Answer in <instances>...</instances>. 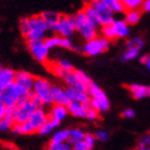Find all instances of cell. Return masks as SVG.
Segmentation results:
<instances>
[{
    "label": "cell",
    "mask_w": 150,
    "mask_h": 150,
    "mask_svg": "<svg viewBox=\"0 0 150 150\" xmlns=\"http://www.w3.org/2000/svg\"><path fill=\"white\" fill-rule=\"evenodd\" d=\"M18 28L26 40H44L46 32L50 30L40 15L24 17L19 21Z\"/></svg>",
    "instance_id": "1"
},
{
    "label": "cell",
    "mask_w": 150,
    "mask_h": 150,
    "mask_svg": "<svg viewBox=\"0 0 150 150\" xmlns=\"http://www.w3.org/2000/svg\"><path fill=\"white\" fill-rule=\"evenodd\" d=\"M32 91L22 87L21 85L12 83L9 87L6 88L2 96L0 98V102H2L6 107H15L19 103L28 100L31 97Z\"/></svg>",
    "instance_id": "2"
},
{
    "label": "cell",
    "mask_w": 150,
    "mask_h": 150,
    "mask_svg": "<svg viewBox=\"0 0 150 150\" xmlns=\"http://www.w3.org/2000/svg\"><path fill=\"white\" fill-rule=\"evenodd\" d=\"M88 93L90 96L91 106L96 108L98 112H106L110 108V99L107 98L106 93L101 89L94 81H91V84L88 86Z\"/></svg>",
    "instance_id": "3"
},
{
    "label": "cell",
    "mask_w": 150,
    "mask_h": 150,
    "mask_svg": "<svg viewBox=\"0 0 150 150\" xmlns=\"http://www.w3.org/2000/svg\"><path fill=\"white\" fill-rule=\"evenodd\" d=\"M75 19H76V30L86 42L93 40L94 38L98 37L99 29L87 18L83 10L78 11L75 14Z\"/></svg>",
    "instance_id": "4"
},
{
    "label": "cell",
    "mask_w": 150,
    "mask_h": 150,
    "mask_svg": "<svg viewBox=\"0 0 150 150\" xmlns=\"http://www.w3.org/2000/svg\"><path fill=\"white\" fill-rule=\"evenodd\" d=\"M52 87H53V85L50 84L46 78L35 77L32 92L35 94H37L38 97L43 101L45 106H52L53 105Z\"/></svg>",
    "instance_id": "5"
},
{
    "label": "cell",
    "mask_w": 150,
    "mask_h": 150,
    "mask_svg": "<svg viewBox=\"0 0 150 150\" xmlns=\"http://www.w3.org/2000/svg\"><path fill=\"white\" fill-rule=\"evenodd\" d=\"M57 35L63 38H71L76 31V19L75 15H61V18L53 28Z\"/></svg>",
    "instance_id": "6"
},
{
    "label": "cell",
    "mask_w": 150,
    "mask_h": 150,
    "mask_svg": "<svg viewBox=\"0 0 150 150\" xmlns=\"http://www.w3.org/2000/svg\"><path fill=\"white\" fill-rule=\"evenodd\" d=\"M83 48H84L85 55H87L89 57H96L108 50L110 41L106 40L105 38L98 35L97 38H94L93 40L86 42Z\"/></svg>",
    "instance_id": "7"
},
{
    "label": "cell",
    "mask_w": 150,
    "mask_h": 150,
    "mask_svg": "<svg viewBox=\"0 0 150 150\" xmlns=\"http://www.w3.org/2000/svg\"><path fill=\"white\" fill-rule=\"evenodd\" d=\"M37 110V106L32 103L30 99H28V100L24 101L23 103H19L15 107L13 120L15 123H24V122L29 121V119L31 118V116Z\"/></svg>",
    "instance_id": "8"
},
{
    "label": "cell",
    "mask_w": 150,
    "mask_h": 150,
    "mask_svg": "<svg viewBox=\"0 0 150 150\" xmlns=\"http://www.w3.org/2000/svg\"><path fill=\"white\" fill-rule=\"evenodd\" d=\"M26 44H27L29 52L31 53V55L37 61L44 63V64L48 61L47 57H48L50 50L46 47L44 40H28Z\"/></svg>",
    "instance_id": "9"
},
{
    "label": "cell",
    "mask_w": 150,
    "mask_h": 150,
    "mask_svg": "<svg viewBox=\"0 0 150 150\" xmlns=\"http://www.w3.org/2000/svg\"><path fill=\"white\" fill-rule=\"evenodd\" d=\"M87 3H89L96 10V12L98 13L102 27L103 26L110 25L115 21V18H114V13L101 0H88Z\"/></svg>",
    "instance_id": "10"
},
{
    "label": "cell",
    "mask_w": 150,
    "mask_h": 150,
    "mask_svg": "<svg viewBox=\"0 0 150 150\" xmlns=\"http://www.w3.org/2000/svg\"><path fill=\"white\" fill-rule=\"evenodd\" d=\"M44 43L46 45L48 50H52L54 47H62L67 50H72L73 48V42L70 38H63L60 35H53V37L46 38L44 39Z\"/></svg>",
    "instance_id": "11"
},
{
    "label": "cell",
    "mask_w": 150,
    "mask_h": 150,
    "mask_svg": "<svg viewBox=\"0 0 150 150\" xmlns=\"http://www.w3.org/2000/svg\"><path fill=\"white\" fill-rule=\"evenodd\" d=\"M125 88L131 93L132 98L135 100H144L150 98V86L143 84L125 85Z\"/></svg>",
    "instance_id": "12"
},
{
    "label": "cell",
    "mask_w": 150,
    "mask_h": 150,
    "mask_svg": "<svg viewBox=\"0 0 150 150\" xmlns=\"http://www.w3.org/2000/svg\"><path fill=\"white\" fill-rule=\"evenodd\" d=\"M68 115H69L68 107L63 106V105H57V104H53L52 107H50V110L48 112L50 120H52V121L57 125V128L59 127L61 121H62Z\"/></svg>",
    "instance_id": "13"
},
{
    "label": "cell",
    "mask_w": 150,
    "mask_h": 150,
    "mask_svg": "<svg viewBox=\"0 0 150 150\" xmlns=\"http://www.w3.org/2000/svg\"><path fill=\"white\" fill-rule=\"evenodd\" d=\"M50 120V116H48V112L45 110V108H38L33 115L31 116V118L29 119V122L30 125H32V128L35 129V133L39 131V129L46 123L47 121Z\"/></svg>",
    "instance_id": "14"
},
{
    "label": "cell",
    "mask_w": 150,
    "mask_h": 150,
    "mask_svg": "<svg viewBox=\"0 0 150 150\" xmlns=\"http://www.w3.org/2000/svg\"><path fill=\"white\" fill-rule=\"evenodd\" d=\"M52 99H53V104L63 105V106H68V104L71 102L67 94L66 89L57 85H53L52 87Z\"/></svg>",
    "instance_id": "15"
},
{
    "label": "cell",
    "mask_w": 150,
    "mask_h": 150,
    "mask_svg": "<svg viewBox=\"0 0 150 150\" xmlns=\"http://www.w3.org/2000/svg\"><path fill=\"white\" fill-rule=\"evenodd\" d=\"M35 77L32 74H30L27 71H17L15 74V83L21 85L22 87L28 89V90L32 91L33 89V84H35Z\"/></svg>",
    "instance_id": "16"
},
{
    "label": "cell",
    "mask_w": 150,
    "mask_h": 150,
    "mask_svg": "<svg viewBox=\"0 0 150 150\" xmlns=\"http://www.w3.org/2000/svg\"><path fill=\"white\" fill-rule=\"evenodd\" d=\"M110 27L116 39H125L130 35V26L125 23V19H115L110 24Z\"/></svg>",
    "instance_id": "17"
},
{
    "label": "cell",
    "mask_w": 150,
    "mask_h": 150,
    "mask_svg": "<svg viewBox=\"0 0 150 150\" xmlns=\"http://www.w3.org/2000/svg\"><path fill=\"white\" fill-rule=\"evenodd\" d=\"M66 91L70 101L81 102V103H88L90 101V96L88 93V91L79 90V89H75V88L71 87L67 88Z\"/></svg>",
    "instance_id": "18"
},
{
    "label": "cell",
    "mask_w": 150,
    "mask_h": 150,
    "mask_svg": "<svg viewBox=\"0 0 150 150\" xmlns=\"http://www.w3.org/2000/svg\"><path fill=\"white\" fill-rule=\"evenodd\" d=\"M67 107H68V110H69V115L78 117V118H86V115H87V103H81V102L71 101Z\"/></svg>",
    "instance_id": "19"
},
{
    "label": "cell",
    "mask_w": 150,
    "mask_h": 150,
    "mask_svg": "<svg viewBox=\"0 0 150 150\" xmlns=\"http://www.w3.org/2000/svg\"><path fill=\"white\" fill-rule=\"evenodd\" d=\"M15 74L16 72L10 68H3L0 73V87L6 89L10 85L15 81Z\"/></svg>",
    "instance_id": "20"
},
{
    "label": "cell",
    "mask_w": 150,
    "mask_h": 150,
    "mask_svg": "<svg viewBox=\"0 0 150 150\" xmlns=\"http://www.w3.org/2000/svg\"><path fill=\"white\" fill-rule=\"evenodd\" d=\"M40 16L42 17L44 22L48 25L50 30H53V28L57 25L59 19L61 18V14L58 12H54V11H45V12L41 13Z\"/></svg>",
    "instance_id": "21"
},
{
    "label": "cell",
    "mask_w": 150,
    "mask_h": 150,
    "mask_svg": "<svg viewBox=\"0 0 150 150\" xmlns=\"http://www.w3.org/2000/svg\"><path fill=\"white\" fill-rule=\"evenodd\" d=\"M84 13L86 14L87 16V18L90 21L92 24H93L98 29H101L102 28V25H101V22H100V18H99V15H98V13L96 12V10L92 8V6L89 4V3H85L84 6V9H83Z\"/></svg>",
    "instance_id": "22"
},
{
    "label": "cell",
    "mask_w": 150,
    "mask_h": 150,
    "mask_svg": "<svg viewBox=\"0 0 150 150\" xmlns=\"http://www.w3.org/2000/svg\"><path fill=\"white\" fill-rule=\"evenodd\" d=\"M11 132L15 135H30L35 133V129L32 128L29 121L24 122V123H15Z\"/></svg>",
    "instance_id": "23"
},
{
    "label": "cell",
    "mask_w": 150,
    "mask_h": 150,
    "mask_svg": "<svg viewBox=\"0 0 150 150\" xmlns=\"http://www.w3.org/2000/svg\"><path fill=\"white\" fill-rule=\"evenodd\" d=\"M114 14H120L125 12V8L122 0H101Z\"/></svg>",
    "instance_id": "24"
},
{
    "label": "cell",
    "mask_w": 150,
    "mask_h": 150,
    "mask_svg": "<svg viewBox=\"0 0 150 150\" xmlns=\"http://www.w3.org/2000/svg\"><path fill=\"white\" fill-rule=\"evenodd\" d=\"M142 17L141 10H129L125 12V21L129 26L136 25Z\"/></svg>",
    "instance_id": "25"
},
{
    "label": "cell",
    "mask_w": 150,
    "mask_h": 150,
    "mask_svg": "<svg viewBox=\"0 0 150 150\" xmlns=\"http://www.w3.org/2000/svg\"><path fill=\"white\" fill-rule=\"evenodd\" d=\"M64 81H66V84L68 85V87L75 88V89H79V90H84V91L88 90V88L86 87V86H84V85L81 84V81L76 78V76H75V74H74V70L69 73V75L66 77Z\"/></svg>",
    "instance_id": "26"
},
{
    "label": "cell",
    "mask_w": 150,
    "mask_h": 150,
    "mask_svg": "<svg viewBox=\"0 0 150 150\" xmlns=\"http://www.w3.org/2000/svg\"><path fill=\"white\" fill-rule=\"evenodd\" d=\"M86 133L83 129L81 128H73L70 129V137H69V143L71 145H74L76 143L81 141H84L85 136H86Z\"/></svg>",
    "instance_id": "27"
},
{
    "label": "cell",
    "mask_w": 150,
    "mask_h": 150,
    "mask_svg": "<svg viewBox=\"0 0 150 150\" xmlns=\"http://www.w3.org/2000/svg\"><path fill=\"white\" fill-rule=\"evenodd\" d=\"M127 50H135L141 52L145 46V40L142 37H133L127 41Z\"/></svg>",
    "instance_id": "28"
},
{
    "label": "cell",
    "mask_w": 150,
    "mask_h": 150,
    "mask_svg": "<svg viewBox=\"0 0 150 150\" xmlns=\"http://www.w3.org/2000/svg\"><path fill=\"white\" fill-rule=\"evenodd\" d=\"M69 137L70 130L63 129V130H58V131L54 132L50 141L55 142V143H68L69 142Z\"/></svg>",
    "instance_id": "29"
},
{
    "label": "cell",
    "mask_w": 150,
    "mask_h": 150,
    "mask_svg": "<svg viewBox=\"0 0 150 150\" xmlns=\"http://www.w3.org/2000/svg\"><path fill=\"white\" fill-rule=\"evenodd\" d=\"M45 150H73L72 145L68 143H55L50 141L46 145Z\"/></svg>",
    "instance_id": "30"
},
{
    "label": "cell",
    "mask_w": 150,
    "mask_h": 150,
    "mask_svg": "<svg viewBox=\"0 0 150 150\" xmlns=\"http://www.w3.org/2000/svg\"><path fill=\"white\" fill-rule=\"evenodd\" d=\"M56 128H57V125H55L52 120H48L46 123H44V125L39 129V131H38L37 133L39 135H41V136H46V135L52 134Z\"/></svg>",
    "instance_id": "31"
},
{
    "label": "cell",
    "mask_w": 150,
    "mask_h": 150,
    "mask_svg": "<svg viewBox=\"0 0 150 150\" xmlns=\"http://www.w3.org/2000/svg\"><path fill=\"white\" fill-rule=\"evenodd\" d=\"M136 150H150V132L144 134L137 142Z\"/></svg>",
    "instance_id": "32"
},
{
    "label": "cell",
    "mask_w": 150,
    "mask_h": 150,
    "mask_svg": "<svg viewBox=\"0 0 150 150\" xmlns=\"http://www.w3.org/2000/svg\"><path fill=\"white\" fill-rule=\"evenodd\" d=\"M145 0H122L125 11L129 10H141Z\"/></svg>",
    "instance_id": "33"
},
{
    "label": "cell",
    "mask_w": 150,
    "mask_h": 150,
    "mask_svg": "<svg viewBox=\"0 0 150 150\" xmlns=\"http://www.w3.org/2000/svg\"><path fill=\"white\" fill-rule=\"evenodd\" d=\"M15 125V122L13 118L10 117H4L3 119L0 120V132H9L12 131L13 127Z\"/></svg>",
    "instance_id": "34"
},
{
    "label": "cell",
    "mask_w": 150,
    "mask_h": 150,
    "mask_svg": "<svg viewBox=\"0 0 150 150\" xmlns=\"http://www.w3.org/2000/svg\"><path fill=\"white\" fill-rule=\"evenodd\" d=\"M139 56V52L135 50H125V52L123 53V55L121 56L120 60L123 62H128V61H132L134 59H137Z\"/></svg>",
    "instance_id": "35"
},
{
    "label": "cell",
    "mask_w": 150,
    "mask_h": 150,
    "mask_svg": "<svg viewBox=\"0 0 150 150\" xmlns=\"http://www.w3.org/2000/svg\"><path fill=\"white\" fill-rule=\"evenodd\" d=\"M74 74L78 81H81V84L84 85V86H86L87 88H88V86L91 84V81H92L90 79V77H89L84 71H81V70H74Z\"/></svg>",
    "instance_id": "36"
},
{
    "label": "cell",
    "mask_w": 150,
    "mask_h": 150,
    "mask_svg": "<svg viewBox=\"0 0 150 150\" xmlns=\"http://www.w3.org/2000/svg\"><path fill=\"white\" fill-rule=\"evenodd\" d=\"M86 118L88 120H90V121H96V120L100 118V112L91 106L90 101L87 103V115H86Z\"/></svg>",
    "instance_id": "37"
},
{
    "label": "cell",
    "mask_w": 150,
    "mask_h": 150,
    "mask_svg": "<svg viewBox=\"0 0 150 150\" xmlns=\"http://www.w3.org/2000/svg\"><path fill=\"white\" fill-rule=\"evenodd\" d=\"M93 134H94V136H96L97 142H100V143H106V142L110 141V133H108L106 130H102V129L97 130Z\"/></svg>",
    "instance_id": "38"
},
{
    "label": "cell",
    "mask_w": 150,
    "mask_h": 150,
    "mask_svg": "<svg viewBox=\"0 0 150 150\" xmlns=\"http://www.w3.org/2000/svg\"><path fill=\"white\" fill-rule=\"evenodd\" d=\"M101 33H102V37L105 38L106 40L110 41H114L116 40L115 35H114V32H112V29L110 27V25L108 26H103L102 28H101Z\"/></svg>",
    "instance_id": "39"
},
{
    "label": "cell",
    "mask_w": 150,
    "mask_h": 150,
    "mask_svg": "<svg viewBox=\"0 0 150 150\" xmlns=\"http://www.w3.org/2000/svg\"><path fill=\"white\" fill-rule=\"evenodd\" d=\"M85 143L87 144V146L90 148V150H93L96 147V144H97V139H96V136L92 133H86V136L84 138Z\"/></svg>",
    "instance_id": "40"
},
{
    "label": "cell",
    "mask_w": 150,
    "mask_h": 150,
    "mask_svg": "<svg viewBox=\"0 0 150 150\" xmlns=\"http://www.w3.org/2000/svg\"><path fill=\"white\" fill-rule=\"evenodd\" d=\"M56 63L58 66L63 70H67V71H73L74 70V67L71 62H70L69 60H66V59H60L58 61H56Z\"/></svg>",
    "instance_id": "41"
},
{
    "label": "cell",
    "mask_w": 150,
    "mask_h": 150,
    "mask_svg": "<svg viewBox=\"0 0 150 150\" xmlns=\"http://www.w3.org/2000/svg\"><path fill=\"white\" fill-rule=\"evenodd\" d=\"M30 100L32 101V103L35 104L37 108H45V104L42 100H41L40 98L38 97L37 94H35L33 92L31 93V97H30Z\"/></svg>",
    "instance_id": "42"
},
{
    "label": "cell",
    "mask_w": 150,
    "mask_h": 150,
    "mask_svg": "<svg viewBox=\"0 0 150 150\" xmlns=\"http://www.w3.org/2000/svg\"><path fill=\"white\" fill-rule=\"evenodd\" d=\"M135 110L133 108H125V110H122L121 112V117L125 119H133L135 117Z\"/></svg>",
    "instance_id": "43"
},
{
    "label": "cell",
    "mask_w": 150,
    "mask_h": 150,
    "mask_svg": "<svg viewBox=\"0 0 150 150\" xmlns=\"http://www.w3.org/2000/svg\"><path fill=\"white\" fill-rule=\"evenodd\" d=\"M73 150H90V148L88 147L87 144L85 143V141H81L76 143V144L72 145Z\"/></svg>",
    "instance_id": "44"
},
{
    "label": "cell",
    "mask_w": 150,
    "mask_h": 150,
    "mask_svg": "<svg viewBox=\"0 0 150 150\" xmlns=\"http://www.w3.org/2000/svg\"><path fill=\"white\" fill-rule=\"evenodd\" d=\"M6 117V106L2 102H0V120Z\"/></svg>",
    "instance_id": "45"
},
{
    "label": "cell",
    "mask_w": 150,
    "mask_h": 150,
    "mask_svg": "<svg viewBox=\"0 0 150 150\" xmlns=\"http://www.w3.org/2000/svg\"><path fill=\"white\" fill-rule=\"evenodd\" d=\"M141 11L142 12H150V0H145Z\"/></svg>",
    "instance_id": "46"
},
{
    "label": "cell",
    "mask_w": 150,
    "mask_h": 150,
    "mask_svg": "<svg viewBox=\"0 0 150 150\" xmlns=\"http://www.w3.org/2000/svg\"><path fill=\"white\" fill-rule=\"evenodd\" d=\"M148 57H149L148 54H145V55L141 56L139 57V62H141L142 64H146V62H147V60H148Z\"/></svg>",
    "instance_id": "47"
},
{
    "label": "cell",
    "mask_w": 150,
    "mask_h": 150,
    "mask_svg": "<svg viewBox=\"0 0 150 150\" xmlns=\"http://www.w3.org/2000/svg\"><path fill=\"white\" fill-rule=\"evenodd\" d=\"M145 66H146V68L150 71V55H149V57H148V60H147V62H146Z\"/></svg>",
    "instance_id": "48"
},
{
    "label": "cell",
    "mask_w": 150,
    "mask_h": 150,
    "mask_svg": "<svg viewBox=\"0 0 150 150\" xmlns=\"http://www.w3.org/2000/svg\"><path fill=\"white\" fill-rule=\"evenodd\" d=\"M2 69H3V68H2V67H1V66H0V73H1V71H2Z\"/></svg>",
    "instance_id": "49"
},
{
    "label": "cell",
    "mask_w": 150,
    "mask_h": 150,
    "mask_svg": "<svg viewBox=\"0 0 150 150\" xmlns=\"http://www.w3.org/2000/svg\"><path fill=\"white\" fill-rule=\"evenodd\" d=\"M133 150H136V149H133Z\"/></svg>",
    "instance_id": "50"
}]
</instances>
